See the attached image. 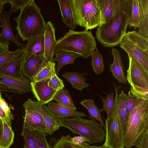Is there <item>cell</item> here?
<instances>
[{"mask_svg":"<svg viewBox=\"0 0 148 148\" xmlns=\"http://www.w3.org/2000/svg\"><path fill=\"white\" fill-rule=\"evenodd\" d=\"M132 3V0H126L116 14L105 24L97 27L95 37L103 47H110L119 45L127 33Z\"/></svg>","mask_w":148,"mask_h":148,"instance_id":"cell-1","label":"cell"},{"mask_svg":"<svg viewBox=\"0 0 148 148\" xmlns=\"http://www.w3.org/2000/svg\"><path fill=\"white\" fill-rule=\"evenodd\" d=\"M16 22L17 34L23 41L44 35L46 23L41 14L40 8L34 1L21 11Z\"/></svg>","mask_w":148,"mask_h":148,"instance_id":"cell-2","label":"cell"},{"mask_svg":"<svg viewBox=\"0 0 148 148\" xmlns=\"http://www.w3.org/2000/svg\"><path fill=\"white\" fill-rule=\"evenodd\" d=\"M95 40L91 31L69 29L56 40L54 52L62 50L78 54L84 59L91 56L96 48Z\"/></svg>","mask_w":148,"mask_h":148,"instance_id":"cell-3","label":"cell"},{"mask_svg":"<svg viewBox=\"0 0 148 148\" xmlns=\"http://www.w3.org/2000/svg\"><path fill=\"white\" fill-rule=\"evenodd\" d=\"M148 130V100H139L127 116L124 132L126 148L136 146L142 135Z\"/></svg>","mask_w":148,"mask_h":148,"instance_id":"cell-4","label":"cell"},{"mask_svg":"<svg viewBox=\"0 0 148 148\" xmlns=\"http://www.w3.org/2000/svg\"><path fill=\"white\" fill-rule=\"evenodd\" d=\"M60 127H65L75 134L85 137L88 144L101 143L105 139L103 125L94 119L89 120L80 117L59 119Z\"/></svg>","mask_w":148,"mask_h":148,"instance_id":"cell-5","label":"cell"},{"mask_svg":"<svg viewBox=\"0 0 148 148\" xmlns=\"http://www.w3.org/2000/svg\"><path fill=\"white\" fill-rule=\"evenodd\" d=\"M76 24L88 30L99 26L101 13L97 0H72Z\"/></svg>","mask_w":148,"mask_h":148,"instance_id":"cell-6","label":"cell"},{"mask_svg":"<svg viewBox=\"0 0 148 148\" xmlns=\"http://www.w3.org/2000/svg\"><path fill=\"white\" fill-rule=\"evenodd\" d=\"M119 45L128 56L135 59L148 70V39L142 36L136 31H128Z\"/></svg>","mask_w":148,"mask_h":148,"instance_id":"cell-7","label":"cell"},{"mask_svg":"<svg viewBox=\"0 0 148 148\" xmlns=\"http://www.w3.org/2000/svg\"><path fill=\"white\" fill-rule=\"evenodd\" d=\"M116 92L115 108L110 118L105 120V139L104 145L110 148H124V132L120 122L117 111V96L120 86L114 84Z\"/></svg>","mask_w":148,"mask_h":148,"instance_id":"cell-8","label":"cell"},{"mask_svg":"<svg viewBox=\"0 0 148 148\" xmlns=\"http://www.w3.org/2000/svg\"><path fill=\"white\" fill-rule=\"evenodd\" d=\"M23 107L34 111L43 118L46 126V134L51 135L60 127L59 119L53 114L48 106L29 98L23 104Z\"/></svg>","mask_w":148,"mask_h":148,"instance_id":"cell-9","label":"cell"},{"mask_svg":"<svg viewBox=\"0 0 148 148\" xmlns=\"http://www.w3.org/2000/svg\"><path fill=\"white\" fill-rule=\"evenodd\" d=\"M129 65L126 79L130 86L135 85L148 89V70L136 60L128 56Z\"/></svg>","mask_w":148,"mask_h":148,"instance_id":"cell-10","label":"cell"},{"mask_svg":"<svg viewBox=\"0 0 148 148\" xmlns=\"http://www.w3.org/2000/svg\"><path fill=\"white\" fill-rule=\"evenodd\" d=\"M13 12V10L11 8L9 12H3V14L0 13V27L2 29L0 34V42L9 46V43L11 41L23 49L26 45L19 41V38L14 34L10 25V18Z\"/></svg>","mask_w":148,"mask_h":148,"instance_id":"cell-11","label":"cell"},{"mask_svg":"<svg viewBox=\"0 0 148 148\" xmlns=\"http://www.w3.org/2000/svg\"><path fill=\"white\" fill-rule=\"evenodd\" d=\"M49 78L42 81L30 82L31 90L37 102L45 105L53 100L56 94L58 91L54 90L48 86Z\"/></svg>","mask_w":148,"mask_h":148,"instance_id":"cell-12","label":"cell"},{"mask_svg":"<svg viewBox=\"0 0 148 148\" xmlns=\"http://www.w3.org/2000/svg\"><path fill=\"white\" fill-rule=\"evenodd\" d=\"M101 13L99 26L105 24L121 10L126 0H97Z\"/></svg>","mask_w":148,"mask_h":148,"instance_id":"cell-13","label":"cell"},{"mask_svg":"<svg viewBox=\"0 0 148 148\" xmlns=\"http://www.w3.org/2000/svg\"><path fill=\"white\" fill-rule=\"evenodd\" d=\"M48 62L44 55L34 54L24 61L22 72L23 75L32 81L34 78Z\"/></svg>","mask_w":148,"mask_h":148,"instance_id":"cell-14","label":"cell"},{"mask_svg":"<svg viewBox=\"0 0 148 148\" xmlns=\"http://www.w3.org/2000/svg\"><path fill=\"white\" fill-rule=\"evenodd\" d=\"M44 36L45 44L44 56L48 62H52L56 40L55 36V28L51 21H49L46 23Z\"/></svg>","mask_w":148,"mask_h":148,"instance_id":"cell-15","label":"cell"},{"mask_svg":"<svg viewBox=\"0 0 148 148\" xmlns=\"http://www.w3.org/2000/svg\"><path fill=\"white\" fill-rule=\"evenodd\" d=\"M24 53L19 58L11 60L0 65V75L16 78L22 77V69L24 62Z\"/></svg>","mask_w":148,"mask_h":148,"instance_id":"cell-16","label":"cell"},{"mask_svg":"<svg viewBox=\"0 0 148 148\" xmlns=\"http://www.w3.org/2000/svg\"><path fill=\"white\" fill-rule=\"evenodd\" d=\"M0 83L21 94L29 92L31 91L30 82L24 76L18 79L0 75Z\"/></svg>","mask_w":148,"mask_h":148,"instance_id":"cell-17","label":"cell"},{"mask_svg":"<svg viewBox=\"0 0 148 148\" xmlns=\"http://www.w3.org/2000/svg\"><path fill=\"white\" fill-rule=\"evenodd\" d=\"M62 22L71 30L76 28L72 0H57Z\"/></svg>","mask_w":148,"mask_h":148,"instance_id":"cell-18","label":"cell"},{"mask_svg":"<svg viewBox=\"0 0 148 148\" xmlns=\"http://www.w3.org/2000/svg\"><path fill=\"white\" fill-rule=\"evenodd\" d=\"M111 53L113 56L114 60L112 63L110 65V72L119 82L126 84L127 81L124 74V67L120 51L117 49L112 48Z\"/></svg>","mask_w":148,"mask_h":148,"instance_id":"cell-19","label":"cell"},{"mask_svg":"<svg viewBox=\"0 0 148 148\" xmlns=\"http://www.w3.org/2000/svg\"><path fill=\"white\" fill-rule=\"evenodd\" d=\"M47 104L52 112L58 119H66L69 117H81L87 116L82 112L77 111L52 101Z\"/></svg>","mask_w":148,"mask_h":148,"instance_id":"cell-20","label":"cell"},{"mask_svg":"<svg viewBox=\"0 0 148 148\" xmlns=\"http://www.w3.org/2000/svg\"><path fill=\"white\" fill-rule=\"evenodd\" d=\"M24 109L25 114L23 117V123L33 130H39L45 133L46 125L41 116L34 111L26 108Z\"/></svg>","mask_w":148,"mask_h":148,"instance_id":"cell-21","label":"cell"},{"mask_svg":"<svg viewBox=\"0 0 148 148\" xmlns=\"http://www.w3.org/2000/svg\"><path fill=\"white\" fill-rule=\"evenodd\" d=\"M23 50L24 54V61L33 54H39L44 56L45 44L44 35L28 40L25 47Z\"/></svg>","mask_w":148,"mask_h":148,"instance_id":"cell-22","label":"cell"},{"mask_svg":"<svg viewBox=\"0 0 148 148\" xmlns=\"http://www.w3.org/2000/svg\"><path fill=\"white\" fill-rule=\"evenodd\" d=\"M54 55L55 58L53 62H57L55 70L56 74L58 76L60 70L63 66L67 64H73L75 60L81 56L78 54L62 50L54 52Z\"/></svg>","mask_w":148,"mask_h":148,"instance_id":"cell-23","label":"cell"},{"mask_svg":"<svg viewBox=\"0 0 148 148\" xmlns=\"http://www.w3.org/2000/svg\"><path fill=\"white\" fill-rule=\"evenodd\" d=\"M132 0V9L128 25L130 27L138 28L143 20L144 14L140 0Z\"/></svg>","mask_w":148,"mask_h":148,"instance_id":"cell-24","label":"cell"},{"mask_svg":"<svg viewBox=\"0 0 148 148\" xmlns=\"http://www.w3.org/2000/svg\"><path fill=\"white\" fill-rule=\"evenodd\" d=\"M86 73H81L78 72H65L62 76L72 85L73 88L80 91L90 84L86 82V79L84 76Z\"/></svg>","mask_w":148,"mask_h":148,"instance_id":"cell-25","label":"cell"},{"mask_svg":"<svg viewBox=\"0 0 148 148\" xmlns=\"http://www.w3.org/2000/svg\"><path fill=\"white\" fill-rule=\"evenodd\" d=\"M127 94L122 90L121 93L118 94L117 100V111L119 121L125 132L127 116L125 106V101Z\"/></svg>","mask_w":148,"mask_h":148,"instance_id":"cell-26","label":"cell"},{"mask_svg":"<svg viewBox=\"0 0 148 148\" xmlns=\"http://www.w3.org/2000/svg\"><path fill=\"white\" fill-rule=\"evenodd\" d=\"M80 103L88 110L89 114V118L98 121L105 129V124L102 119V116L101 113V112L95 104L93 100L92 99H85Z\"/></svg>","mask_w":148,"mask_h":148,"instance_id":"cell-27","label":"cell"},{"mask_svg":"<svg viewBox=\"0 0 148 148\" xmlns=\"http://www.w3.org/2000/svg\"><path fill=\"white\" fill-rule=\"evenodd\" d=\"M55 66V62H47L35 76L32 81L39 82L50 79L53 75L56 74Z\"/></svg>","mask_w":148,"mask_h":148,"instance_id":"cell-28","label":"cell"},{"mask_svg":"<svg viewBox=\"0 0 148 148\" xmlns=\"http://www.w3.org/2000/svg\"><path fill=\"white\" fill-rule=\"evenodd\" d=\"M53 100L63 106L75 110L77 109L67 89L63 88L58 90L55 95Z\"/></svg>","mask_w":148,"mask_h":148,"instance_id":"cell-29","label":"cell"},{"mask_svg":"<svg viewBox=\"0 0 148 148\" xmlns=\"http://www.w3.org/2000/svg\"><path fill=\"white\" fill-rule=\"evenodd\" d=\"M71 137L69 135L62 136L56 141L53 148H88L86 142L80 144H76L71 141Z\"/></svg>","mask_w":148,"mask_h":148,"instance_id":"cell-30","label":"cell"},{"mask_svg":"<svg viewBox=\"0 0 148 148\" xmlns=\"http://www.w3.org/2000/svg\"><path fill=\"white\" fill-rule=\"evenodd\" d=\"M2 120L3 132L0 147L2 148H9L14 142V134L11 127L9 126L5 121Z\"/></svg>","mask_w":148,"mask_h":148,"instance_id":"cell-31","label":"cell"},{"mask_svg":"<svg viewBox=\"0 0 148 148\" xmlns=\"http://www.w3.org/2000/svg\"><path fill=\"white\" fill-rule=\"evenodd\" d=\"M144 14L142 21L139 27V34L148 39V0H140Z\"/></svg>","mask_w":148,"mask_h":148,"instance_id":"cell-32","label":"cell"},{"mask_svg":"<svg viewBox=\"0 0 148 148\" xmlns=\"http://www.w3.org/2000/svg\"><path fill=\"white\" fill-rule=\"evenodd\" d=\"M91 62L92 69L97 75L101 74L104 71V65L102 55L96 48L91 56Z\"/></svg>","mask_w":148,"mask_h":148,"instance_id":"cell-33","label":"cell"},{"mask_svg":"<svg viewBox=\"0 0 148 148\" xmlns=\"http://www.w3.org/2000/svg\"><path fill=\"white\" fill-rule=\"evenodd\" d=\"M21 135L25 141L24 148H37L33 130L24 123Z\"/></svg>","mask_w":148,"mask_h":148,"instance_id":"cell-34","label":"cell"},{"mask_svg":"<svg viewBox=\"0 0 148 148\" xmlns=\"http://www.w3.org/2000/svg\"><path fill=\"white\" fill-rule=\"evenodd\" d=\"M106 97L103 98L99 95L101 98L103 104V107L101 109V112L105 111L107 114V119L111 117L113 115L115 108V100L114 98V92L110 94H106Z\"/></svg>","mask_w":148,"mask_h":148,"instance_id":"cell-35","label":"cell"},{"mask_svg":"<svg viewBox=\"0 0 148 148\" xmlns=\"http://www.w3.org/2000/svg\"><path fill=\"white\" fill-rule=\"evenodd\" d=\"M23 53V49L20 48L13 51H8L0 56V65L11 60L19 58Z\"/></svg>","mask_w":148,"mask_h":148,"instance_id":"cell-36","label":"cell"},{"mask_svg":"<svg viewBox=\"0 0 148 148\" xmlns=\"http://www.w3.org/2000/svg\"><path fill=\"white\" fill-rule=\"evenodd\" d=\"M36 140L37 148H52L46 138V134L38 130H33Z\"/></svg>","mask_w":148,"mask_h":148,"instance_id":"cell-37","label":"cell"},{"mask_svg":"<svg viewBox=\"0 0 148 148\" xmlns=\"http://www.w3.org/2000/svg\"><path fill=\"white\" fill-rule=\"evenodd\" d=\"M130 91L131 95L138 99L148 100V89L135 85L131 86Z\"/></svg>","mask_w":148,"mask_h":148,"instance_id":"cell-38","label":"cell"},{"mask_svg":"<svg viewBox=\"0 0 148 148\" xmlns=\"http://www.w3.org/2000/svg\"><path fill=\"white\" fill-rule=\"evenodd\" d=\"M139 100L136 97L131 95L130 91H129L125 101V106L127 116L137 105Z\"/></svg>","mask_w":148,"mask_h":148,"instance_id":"cell-39","label":"cell"},{"mask_svg":"<svg viewBox=\"0 0 148 148\" xmlns=\"http://www.w3.org/2000/svg\"><path fill=\"white\" fill-rule=\"evenodd\" d=\"M48 84L49 87L53 90L58 91L64 87L62 80L56 74L49 79Z\"/></svg>","mask_w":148,"mask_h":148,"instance_id":"cell-40","label":"cell"},{"mask_svg":"<svg viewBox=\"0 0 148 148\" xmlns=\"http://www.w3.org/2000/svg\"><path fill=\"white\" fill-rule=\"evenodd\" d=\"M33 0H10V3L11 4V8L13 10L14 13L20 9L21 11L23 10L26 7L30 4Z\"/></svg>","mask_w":148,"mask_h":148,"instance_id":"cell-41","label":"cell"},{"mask_svg":"<svg viewBox=\"0 0 148 148\" xmlns=\"http://www.w3.org/2000/svg\"><path fill=\"white\" fill-rule=\"evenodd\" d=\"M1 92L0 91V106L8 118L11 121L14 119L13 114L12 113L10 107L5 100L2 98Z\"/></svg>","mask_w":148,"mask_h":148,"instance_id":"cell-42","label":"cell"},{"mask_svg":"<svg viewBox=\"0 0 148 148\" xmlns=\"http://www.w3.org/2000/svg\"><path fill=\"white\" fill-rule=\"evenodd\" d=\"M135 146L138 148H148V130L143 134Z\"/></svg>","mask_w":148,"mask_h":148,"instance_id":"cell-43","label":"cell"},{"mask_svg":"<svg viewBox=\"0 0 148 148\" xmlns=\"http://www.w3.org/2000/svg\"><path fill=\"white\" fill-rule=\"evenodd\" d=\"M70 140L72 143L77 144H80L84 142H87L88 143V141L86 138L80 135L71 137Z\"/></svg>","mask_w":148,"mask_h":148,"instance_id":"cell-44","label":"cell"},{"mask_svg":"<svg viewBox=\"0 0 148 148\" xmlns=\"http://www.w3.org/2000/svg\"><path fill=\"white\" fill-rule=\"evenodd\" d=\"M0 118L3 120L5 121L8 125L11 126L12 121L7 117L5 113L3 112L0 106Z\"/></svg>","mask_w":148,"mask_h":148,"instance_id":"cell-45","label":"cell"},{"mask_svg":"<svg viewBox=\"0 0 148 148\" xmlns=\"http://www.w3.org/2000/svg\"><path fill=\"white\" fill-rule=\"evenodd\" d=\"M0 91L18 93L16 90L0 83Z\"/></svg>","mask_w":148,"mask_h":148,"instance_id":"cell-46","label":"cell"},{"mask_svg":"<svg viewBox=\"0 0 148 148\" xmlns=\"http://www.w3.org/2000/svg\"><path fill=\"white\" fill-rule=\"evenodd\" d=\"M9 51V46L0 42V56Z\"/></svg>","mask_w":148,"mask_h":148,"instance_id":"cell-47","label":"cell"},{"mask_svg":"<svg viewBox=\"0 0 148 148\" xmlns=\"http://www.w3.org/2000/svg\"><path fill=\"white\" fill-rule=\"evenodd\" d=\"M10 0H0V13H2L4 9V5L7 3H9Z\"/></svg>","mask_w":148,"mask_h":148,"instance_id":"cell-48","label":"cell"},{"mask_svg":"<svg viewBox=\"0 0 148 148\" xmlns=\"http://www.w3.org/2000/svg\"><path fill=\"white\" fill-rule=\"evenodd\" d=\"M3 132V124L2 120L0 118V147Z\"/></svg>","mask_w":148,"mask_h":148,"instance_id":"cell-49","label":"cell"},{"mask_svg":"<svg viewBox=\"0 0 148 148\" xmlns=\"http://www.w3.org/2000/svg\"><path fill=\"white\" fill-rule=\"evenodd\" d=\"M87 145L88 148H110L104 144L100 146H91L87 143Z\"/></svg>","mask_w":148,"mask_h":148,"instance_id":"cell-50","label":"cell"},{"mask_svg":"<svg viewBox=\"0 0 148 148\" xmlns=\"http://www.w3.org/2000/svg\"><path fill=\"white\" fill-rule=\"evenodd\" d=\"M0 148H2V147H0Z\"/></svg>","mask_w":148,"mask_h":148,"instance_id":"cell-51","label":"cell"}]
</instances>
